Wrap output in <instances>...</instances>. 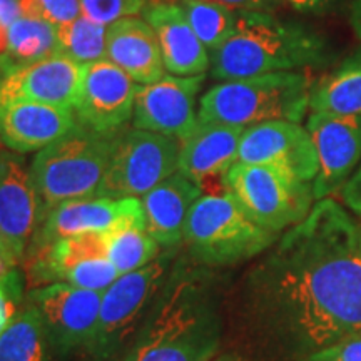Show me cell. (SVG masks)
<instances>
[{
  "mask_svg": "<svg viewBox=\"0 0 361 361\" xmlns=\"http://www.w3.org/2000/svg\"><path fill=\"white\" fill-rule=\"evenodd\" d=\"M180 141L142 129H123L97 196L142 197L178 173Z\"/></svg>",
  "mask_w": 361,
  "mask_h": 361,
  "instance_id": "cell-9",
  "label": "cell"
},
{
  "mask_svg": "<svg viewBox=\"0 0 361 361\" xmlns=\"http://www.w3.org/2000/svg\"><path fill=\"white\" fill-rule=\"evenodd\" d=\"M204 79V74L164 75L154 84L141 85L134 104V128L183 142L200 124L196 101Z\"/></svg>",
  "mask_w": 361,
  "mask_h": 361,
  "instance_id": "cell-11",
  "label": "cell"
},
{
  "mask_svg": "<svg viewBox=\"0 0 361 361\" xmlns=\"http://www.w3.org/2000/svg\"><path fill=\"white\" fill-rule=\"evenodd\" d=\"M361 229L340 202L316 201L250 271L243 316L279 361H305L361 335Z\"/></svg>",
  "mask_w": 361,
  "mask_h": 361,
  "instance_id": "cell-1",
  "label": "cell"
},
{
  "mask_svg": "<svg viewBox=\"0 0 361 361\" xmlns=\"http://www.w3.org/2000/svg\"><path fill=\"white\" fill-rule=\"evenodd\" d=\"M57 27L37 16L17 17L8 27L7 56L24 66L56 56Z\"/></svg>",
  "mask_w": 361,
  "mask_h": 361,
  "instance_id": "cell-26",
  "label": "cell"
},
{
  "mask_svg": "<svg viewBox=\"0 0 361 361\" xmlns=\"http://www.w3.org/2000/svg\"><path fill=\"white\" fill-rule=\"evenodd\" d=\"M351 25H353L355 34L361 39V0H355L351 6V16H350Z\"/></svg>",
  "mask_w": 361,
  "mask_h": 361,
  "instance_id": "cell-40",
  "label": "cell"
},
{
  "mask_svg": "<svg viewBox=\"0 0 361 361\" xmlns=\"http://www.w3.org/2000/svg\"><path fill=\"white\" fill-rule=\"evenodd\" d=\"M121 130L99 133L79 123L35 154L30 174L42 218L62 202L97 196Z\"/></svg>",
  "mask_w": 361,
  "mask_h": 361,
  "instance_id": "cell-4",
  "label": "cell"
},
{
  "mask_svg": "<svg viewBox=\"0 0 361 361\" xmlns=\"http://www.w3.org/2000/svg\"><path fill=\"white\" fill-rule=\"evenodd\" d=\"M22 16L19 0H0V56H6L8 49V27Z\"/></svg>",
  "mask_w": 361,
  "mask_h": 361,
  "instance_id": "cell-34",
  "label": "cell"
},
{
  "mask_svg": "<svg viewBox=\"0 0 361 361\" xmlns=\"http://www.w3.org/2000/svg\"><path fill=\"white\" fill-rule=\"evenodd\" d=\"M209 361H241L238 358H234V356H229V355H224V356H213Z\"/></svg>",
  "mask_w": 361,
  "mask_h": 361,
  "instance_id": "cell-41",
  "label": "cell"
},
{
  "mask_svg": "<svg viewBox=\"0 0 361 361\" xmlns=\"http://www.w3.org/2000/svg\"><path fill=\"white\" fill-rule=\"evenodd\" d=\"M306 129L318 156V174L313 180L314 200L340 191L361 162V116L311 112Z\"/></svg>",
  "mask_w": 361,
  "mask_h": 361,
  "instance_id": "cell-12",
  "label": "cell"
},
{
  "mask_svg": "<svg viewBox=\"0 0 361 361\" xmlns=\"http://www.w3.org/2000/svg\"><path fill=\"white\" fill-rule=\"evenodd\" d=\"M16 268H19V261L13 256L11 246L7 245L4 234L0 233V279Z\"/></svg>",
  "mask_w": 361,
  "mask_h": 361,
  "instance_id": "cell-38",
  "label": "cell"
},
{
  "mask_svg": "<svg viewBox=\"0 0 361 361\" xmlns=\"http://www.w3.org/2000/svg\"><path fill=\"white\" fill-rule=\"evenodd\" d=\"M142 13L159 40L166 69L180 78L201 75L209 69L211 54L194 34L178 4L156 2Z\"/></svg>",
  "mask_w": 361,
  "mask_h": 361,
  "instance_id": "cell-20",
  "label": "cell"
},
{
  "mask_svg": "<svg viewBox=\"0 0 361 361\" xmlns=\"http://www.w3.org/2000/svg\"><path fill=\"white\" fill-rule=\"evenodd\" d=\"M288 4L291 8L301 13H313V16H322L326 13L333 7L335 0H281Z\"/></svg>",
  "mask_w": 361,
  "mask_h": 361,
  "instance_id": "cell-37",
  "label": "cell"
},
{
  "mask_svg": "<svg viewBox=\"0 0 361 361\" xmlns=\"http://www.w3.org/2000/svg\"><path fill=\"white\" fill-rule=\"evenodd\" d=\"M107 250L121 276L144 268L162 252L159 243L147 233L146 224L139 223H126L107 231Z\"/></svg>",
  "mask_w": 361,
  "mask_h": 361,
  "instance_id": "cell-25",
  "label": "cell"
},
{
  "mask_svg": "<svg viewBox=\"0 0 361 361\" xmlns=\"http://www.w3.org/2000/svg\"><path fill=\"white\" fill-rule=\"evenodd\" d=\"M119 276L121 273L109 258H99L72 266L62 274L59 283H67L71 286L82 288V290L104 293Z\"/></svg>",
  "mask_w": 361,
  "mask_h": 361,
  "instance_id": "cell-29",
  "label": "cell"
},
{
  "mask_svg": "<svg viewBox=\"0 0 361 361\" xmlns=\"http://www.w3.org/2000/svg\"><path fill=\"white\" fill-rule=\"evenodd\" d=\"M224 186L256 223L278 234L301 223L314 200L313 183L273 166L236 162Z\"/></svg>",
  "mask_w": 361,
  "mask_h": 361,
  "instance_id": "cell-8",
  "label": "cell"
},
{
  "mask_svg": "<svg viewBox=\"0 0 361 361\" xmlns=\"http://www.w3.org/2000/svg\"><path fill=\"white\" fill-rule=\"evenodd\" d=\"M20 64H17L12 57H8L7 54L6 56H0V94H2L4 87H6L7 80L12 78V74L19 69Z\"/></svg>",
  "mask_w": 361,
  "mask_h": 361,
  "instance_id": "cell-39",
  "label": "cell"
},
{
  "mask_svg": "<svg viewBox=\"0 0 361 361\" xmlns=\"http://www.w3.org/2000/svg\"><path fill=\"white\" fill-rule=\"evenodd\" d=\"M360 246H361V238H360Z\"/></svg>",
  "mask_w": 361,
  "mask_h": 361,
  "instance_id": "cell-42",
  "label": "cell"
},
{
  "mask_svg": "<svg viewBox=\"0 0 361 361\" xmlns=\"http://www.w3.org/2000/svg\"><path fill=\"white\" fill-rule=\"evenodd\" d=\"M107 49V27L80 16L69 24L57 27V51L80 66L104 61Z\"/></svg>",
  "mask_w": 361,
  "mask_h": 361,
  "instance_id": "cell-28",
  "label": "cell"
},
{
  "mask_svg": "<svg viewBox=\"0 0 361 361\" xmlns=\"http://www.w3.org/2000/svg\"><path fill=\"white\" fill-rule=\"evenodd\" d=\"M139 87L141 85L107 59L82 66L74 106L79 123L99 133L124 129L133 119Z\"/></svg>",
  "mask_w": 361,
  "mask_h": 361,
  "instance_id": "cell-13",
  "label": "cell"
},
{
  "mask_svg": "<svg viewBox=\"0 0 361 361\" xmlns=\"http://www.w3.org/2000/svg\"><path fill=\"white\" fill-rule=\"evenodd\" d=\"M25 300L37 310L52 350L59 353L90 350L97 333L102 293L51 283L32 288Z\"/></svg>",
  "mask_w": 361,
  "mask_h": 361,
  "instance_id": "cell-10",
  "label": "cell"
},
{
  "mask_svg": "<svg viewBox=\"0 0 361 361\" xmlns=\"http://www.w3.org/2000/svg\"><path fill=\"white\" fill-rule=\"evenodd\" d=\"M276 239L278 233L256 223L229 191L202 194L183 231L188 258L204 268L243 263L268 251Z\"/></svg>",
  "mask_w": 361,
  "mask_h": 361,
  "instance_id": "cell-6",
  "label": "cell"
},
{
  "mask_svg": "<svg viewBox=\"0 0 361 361\" xmlns=\"http://www.w3.org/2000/svg\"><path fill=\"white\" fill-rule=\"evenodd\" d=\"M126 223L146 224L142 202L139 197L114 200L106 196H92L62 202L49 211L40 221L27 252L75 234L111 231Z\"/></svg>",
  "mask_w": 361,
  "mask_h": 361,
  "instance_id": "cell-14",
  "label": "cell"
},
{
  "mask_svg": "<svg viewBox=\"0 0 361 361\" xmlns=\"http://www.w3.org/2000/svg\"><path fill=\"white\" fill-rule=\"evenodd\" d=\"M42 213L30 164L24 154L0 146V233L19 264L37 231Z\"/></svg>",
  "mask_w": 361,
  "mask_h": 361,
  "instance_id": "cell-16",
  "label": "cell"
},
{
  "mask_svg": "<svg viewBox=\"0 0 361 361\" xmlns=\"http://www.w3.org/2000/svg\"><path fill=\"white\" fill-rule=\"evenodd\" d=\"M219 338L213 276L186 256L174 261L124 361H209Z\"/></svg>",
  "mask_w": 361,
  "mask_h": 361,
  "instance_id": "cell-2",
  "label": "cell"
},
{
  "mask_svg": "<svg viewBox=\"0 0 361 361\" xmlns=\"http://www.w3.org/2000/svg\"><path fill=\"white\" fill-rule=\"evenodd\" d=\"M238 162L283 169L295 178L313 183L318 156L308 129L291 121H269L251 126L239 142Z\"/></svg>",
  "mask_w": 361,
  "mask_h": 361,
  "instance_id": "cell-15",
  "label": "cell"
},
{
  "mask_svg": "<svg viewBox=\"0 0 361 361\" xmlns=\"http://www.w3.org/2000/svg\"><path fill=\"white\" fill-rule=\"evenodd\" d=\"M78 124L74 109L34 101L0 102V146L17 154L42 151Z\"/></svg>",
  "mask_w": 361,
  "mask_h": 361,
  "instance_id": "cell-17",
  "label": "cell"
},
{
  "mask_svg": "<svg viewBox=\"0 0 361 361\" xmlns=\"http://www.w3.org/2000/svg\"><path fill=\"white\" fill-rule=\"evenodd\" d=\"M80 75L82 66L59 54L24 64L7 80L0 94V102L34 101L74 109Z\"/></svg>",
  "mask_w": 361,
  "mask_h": 361,
  "instance_id": "cell-18",
  "label": "cell"
},
{
  "mask_svg": "<svg viewBox=\"0 0 361 361\" xmlns=\"http://www.w3.org/2000/svg\"><path fill=\"white\" fill-rule=\"evenodd\" d=\"M326 40L271 12H238L236 30L211 52V75L236 80L326 62Z\"/></svg>",
  "mask_w": 361,
  "mask_h": 361,
  "instance_id": "cell-3",
  "label": "cell"
},
{
  "mask_svg": "<svg viewBox=\"0 0 361 361\" xmlns=\"http://www.w3.org/2000/svg\"><path fill=\"white\" fill-rule=\"evenodd\" d=\"M311 87L308 75L295 71L224 80L201 97L197 119L245 129L269 121L301 123L310 109Z\"/></svg>",
  "mask_w": 361,
  "mask_h": 361,
  "instance_id": "cell-5",
  "label": "cell"
},
{
  "mask_svg": "<svg viewBox=\"0 0 361 361\" xmlns=\"http://www.w3.org/2000/svg\"><path fill=\"white\" fill-rule=\"evenodd\" d=\"M49 343L37 310L27 303L0 335V361H49Z\"/></svg>",
  "mask_w": 361,
  "mask_h": 361,
  "instance_id": "cell-24",
  "label": "cell"
},
{
  "mask_svg": "<svg viewBox=\"0 0 361 361\" xmlns=\"http://www.w3.org/2000/svg\"><path fill=\"white\" fill-rule=\"evenodd\" d=\"M305 361H361V335L336 343Z\"/></svg>",
  "mask_w": 361,
  "mask_h": 361,
  "instance_id": "cell-33",
  "label": "cell"
},
{
  "mask_svg": "<svg viewBox=\"0 0 361 361\" xmlns=\"http://www.w3.org/2000/svg\"><path fill=\"white\" fill-rule=\"evenodd\" d=\"M341 196L351 209L361 214V164L341 189Z\"/></svg>",
  "mask_w": 361,
  "mask_h": 361,
  "instance_id": "cell-36",
  "label": "cell"
},
{
  "mask_svg": "<svg viewBox=\"0 0 361 361\" xmlns=\"http://www.w3.org/2000/svg\"><path fill=\"white\" fill-rule=\"evenodd\" d=\"M106 59L142 85L154 84L166 75L154 29L139 17H124L107 27Z\"/></svg>",
  "mask_w": 361,
  "mask_h": 361,
  "instance_id": "cell-21",
  "label": "cell"
},
{
  "mask_svg": "<svg viewBox=\"0 0 361 361\" xmlns=\"http://www.w3.org/2000/svg\"><path fill=\"white\" fill-rule=\"evenodd\" d=\"M174 261L176 247L164 250L152 263L123 274L102 293L97 333L89 350L99 361H109L129 348Z\"/></svg>",
  "mask_w": 361,
  "mask_h": 361,
  "instance_id": "cell-7",
  "label": "cell"
},
{
  "mask_svg": "<svg viewBox=\"0 0 361 361\" xmlns=\"http://www.w3.org/2000/svg\"><path fill=\"white\" fill-rule=\"evenodd\" d=\"M245 128L218 123H200L194 133L180 142L178 173L201 189L213 178H226L238 162L239 142Z\"/></svg>",
  "mask_w": 361,
  "mask_h": 361,
  "instance_id": "cell-19",
  "label": "cell"
},
{
  "mask_svg": "<svg viewBox=\"0 0 361 361\" xmlns=\"http://www.w3.org/2000/svg\"><path fill=\"white\" fill-rule=\"evenodd\" d=\"M311 112L361 116V57L346 61L340 69L311 87Z\"/></svg>",
  "mask_w": 361,
  "mask_h": 361,
  "instance_id": "cell-23",
  "label": "cell"
},
{
  "mask_svg": "<svg viewBox=\"0 0 361 361\" xmlns=\"http://www.w3.org/2000/svg\"><path fill=\"white\" fill-rule=\"evenodd\" d=\"M82 16L99 25L109 27L124 17L144 12L146 0H79Z\"/></svg>",
  "mask_w": 361,
  "mask_h": 361,
  "instance_id": "cell-30",
  "label": "cell"
},
{
  "mask_svg": "<svg viewBox=\"0 0 361 361\" xmlns=\"http://www.w3.org/2000/svg\"><path fill=\"white\" fill-rule=\"evenodd\" d=\"M202 189L180 173H174L141 197L146 229L162 250H174L183 243V231L194 202Z\"/></svg>",
  "mask_w": 361,
  "mask_h": 361,
  "instance_id": "cell-22",
  "label": "cell"
},
{
  "mask_svg": "<svg viewBox=\"0 0 361 361\" xmlns=\"http://www.w3.org/2000/svg\"><path fill=\"white\" fill-rule=\"evenodd\" d=\"M24 305V276L16 268L0 279V335L6 331Z\"/></svg>",
  "mask_w": 361,
  "mask_h": 361,
  "instance_id": "cell-32",
  "label": "cell"
},
{
  "mask_svg": "<svg viewBox=\"0 0 361 361\" xmlns=\"http://www.w3.org/2000/svg\"><path fill=\"white\" fill-rule=\"evenodd\" d=\"M234 12H271L281 6V0H214Z\"/></svg>",
  "mask_w": 361,
  "mask_h": 361,
  "instance_id": "cell-35",
  "label": "cell"
},
{
  "mask_svg": "<svg viewBox=\"0 0 361 361\" xmlns=\"http://www.w3.org/2000/svg\"><path fill=\"white\" fill-rule=\"evenodd\" d=\"M19 6L24 16H37L56 27L82 16L79 0H19Z\"/></svg>",
  "mask_w": 361,
  "mask_h": 361,
  "instance_id": "cell-31",
  "label": "cell"
},
{
  "mask_svg": "<svg viewBox=\"0 0 361 361\" xmlns=\"http://www.w3.org/2000/svg\"><path fill=\"white\" fill-rule=\"evenodd\" d=\"M178 7L209 52L218 49L236 30L238 12L214 0H179Z\"/></svg>",
  "mask_w": 361,
  "mask_h": 361,
  "instance_id": "cell-27",
  "label": "cell"
}]
</instances>
